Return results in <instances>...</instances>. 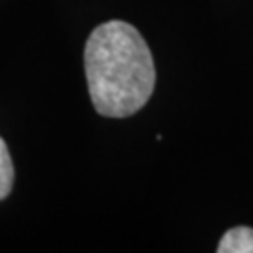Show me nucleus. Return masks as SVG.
I'll list each match as a JSON object with an SVG mask.
<instances>
[{
  "label": "nucleus",
  "instance_id": "1",
  "mask_svg": "<svg viewBox=\"0 0 253 253\" xmlns=\"http://www.w3.org/2000/svg\"><path fill=\"white\" fill-rule=\"evenodd\" d=\"M84 72L92 105L101 117L135 115L156 86L148 43L133 25L117 19L90 32L84 45Z\"/></svg>",
  "mask_w": 253,
  "mask_h": 253
},
{
  "label": "nucleus",
  "instance_id": "2",
  "mask_svg": "<svg viewBox=\"0 0 253 253\" xmlns=\"http://www.w3.org/2000/svg\"><path fill=\"white\" fill-rule=\"evenodd\" d=\"M217 253H253V229L235 227L221 236Z\"/></svg>",
  "mask_w": 253,
  "mask_h": 253
},
{
  "label": "nucleus",
  "instance_id": "3",
  "mask_svg": "<svg viewBox=\"0 0 253 253\" xmlns=\"http://www.w3.org/2000/svg\"><path fill=\"white\" fill-rule=\"evenodd\" d=\"M13 178H15L13 162L9 156L8 145L0 137V201L6 199L9 195V191L13 188Z\"/></svg>",
  "mask_w": 253,
  "mask_h": 253
}]
</instances>
